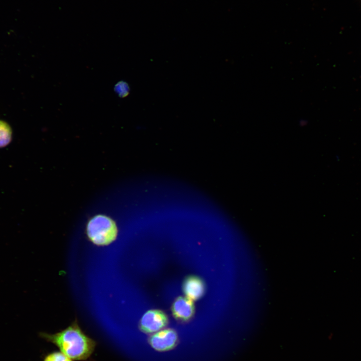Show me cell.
Masks as SVG:
<instances>
[{"label": "cell", "mask_w": 361, "mask_h": 361, "mask_svg": "<svg viewBox=\"0 0 361 361\" xmlns=\"http://www.w3.org/2000/svg\"><path fill=\"white\" fill-rule=\"evenodd\" d=\"M171 310L173 317L181 322L190 321L195 313V306L192 300L186 296H178L172 302Z\"/></svg>", "instance_id": "5b68a950"}, {"label": "cell", "mask_w": 361, "mask_h": 361, "mask_svg": "<svg viewBox=\"0 0 361 361\" xmlns=\"http://www.w3.org/2000/svg\"><path fill=\"white\" fill-rule=\"evenodd\" d=\"M12 131L8 123L0 120V147H3L10 143L12 140Z\"/></svg>", "instance_id": "52a82bcc"}, {"label": "cell", "mask_w": 361, "mask_h": 361, "mask_svg": "<svg viewBox=\"0 0 361 361\" xmlns=\"http://www.w3.org/2000/svg\"><path fill=\"white\" fill-rule=\"evenodd\" d=\"M114 91L119 97L124 98L129 95L130 87L127 82L120 81L115 85Z\"/></svg>", "instance_id": "ba28073f"}, {"label": "cell", "mask_w": 361, "mask_h": 361, "mask_svg": "<svg viewBox=\"0 0 361 361\" xmlns=\"http://www.w3.org/2000/svg\"><path fill=\"white\" fill-rule=\"evenodd\" d=\"M149 345L155 350L163 352L174 348L178 344V336L172 328L162 329L152 333L148 339Z\"/></svg>", "instance_id": "277c9868"}, {"label": "cell", "mask_w": 361, "mask_h": 361, "mask_svg": "<svg viewBox=\"0 0 361 361\" xmlns=\"http://www.w3.org/2000/svg\"><path fill=\"white\" fill-rule=\"evenodd\" d=\"M168 323V316L164 311L159 309H150L142 316L138 326L143 333H153L163 329Z\"/></svg>", "instance_id": "3957f363"}, {"label": "cell", "mask_w": 361, "mask_h": 361, "mask_svg": "<svg viewBox=\"0 0 361 361\" xmlns=\"http://www.w3.org/2000/svg\"><path fill=\"white\" fill-rule=\"evenodd\" d=\"M86 235L88 240L98 246L110 245L117 238L118 229L115 223L104 215H97L88 222Z\"/></svg>", "instance_id": "7a4b0ae2"}, {"label": "cell", "mask_w": 361, "mask_h": 361, "mask_svg": "<svg viewBox=\"0 0 361 361\" xmlns=\"http://www.w3.org/2000/svg\"><path fill=\"white\" fill-rule=\"evenodd\" d=\"M182 287L185 296L193 301L200 299L206 291L204 281L196 275H190L186 277Z\"/></svg>", "instance_id": "8992f818"}, {"label": "cell", "mask_w": 361, "mask_h": 361, "mask_svg": "<svg viewBox=\"0 0 361 361\" xmlns=\"http://www.w3.org/2000/svg\"><path fill=\"white\" fill-rule=\"evenodd\" d=\"M44 361H72L62 352H53L47 355Z\"/></svg>", "instance_id": "9c48e42d"}, {"label": "cell", "mask_w": 361, "mask_h": 361, "mask_svg": "<svg viewBox=\"0 0 361 361\" xmlns=\"http://www.w3.org/2000/svg\"><path fill=\"white\" fill-rule=\"evenodd\" d=\"M41 335L56 345L63 353L74 360L87 359L96 346V342L82 331L76 319L67 328L58 332L42 333Z\"/></svg>", "instance_id": "6da1fadb"}]
</instances>
